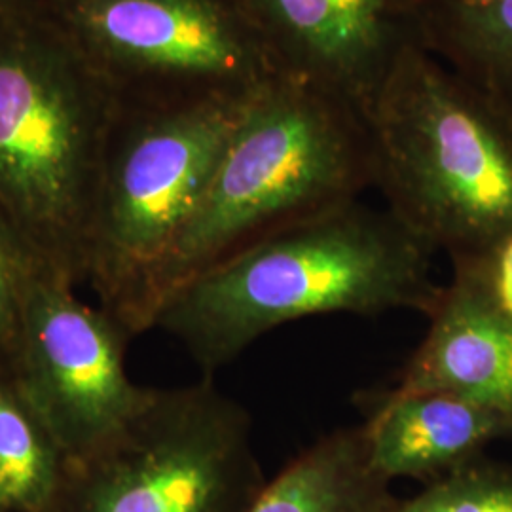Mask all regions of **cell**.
<instances>
[{"label":"cell","instance_id":"cell-13","mask_svg":"<svg viewBox=\"0 0 512 512\" xmlns=\"http://www.w3.org/2000/svg\"><path fill=\"white\" fill-rule=\"evenodd\" d=\"M418 46L512 126V0H423Z\"/></svg>","mask_w":512,"mask_h":512},{"label":"cell","instance_id":"cell-6","mask_svg":"<svg viewBox=\"0 0 512 512\" xmlns=\"http://www.w3.org/2000/svg\"><path fill=\"white\" fill-rule=\"evenodd\" d=\"M264 482L249 412L203 378L150 389L116 437L67 463L42 512H247Z\"/></svg>","mask_w":512,"mask_h":512},{"label":"cell","instance_id":"cell-3","mask_svg":"<svg viewBox=\"0 0 512 512\" xmlns=\"http://www.w3.org/2000/svg\"><path fill=\"white\" fill-rule=\"evenodd\" d=\"M116 95L54 23L0 12V209L50 272L86 281Z\"/></svg>","mask_w":512,"mask_h":512},{"label":"cell","instance_id":"cell-14","mask_svg":"<svg viewBox=\"0 0 512 512\" xmlns=\"http://www.w3.org/2000/svg\"><path fill=\"white\" fill-rule=\"evenodd\" d=\"M67 458L54 433L0 365V512H42L65 475Z\"/></svg>","mask_w":512,"mask_h":512},{"label":"cell","instance_id":"cell-5","mask_svg":"<svg viewBox=\"0 0 512 512\" xmlns=\"http://www.w3.org/2000/svg\"><path fill=\"white\" fill-rule=\"evenodd\" d=\"M253 97L120 109L95 192L86 281L129 338L152 329L156 275Z\"/></svg>","mask_w":512,"mask_h":512},{"label":"cell","instance_id":"cell-9","mask_svg":"<svg viewBox=\"0 0 512 512\" xmlns=\"http://www.w3.org/2000/svg\"><path fill=\"white\" fill-rule=\"evenodd\" d=\"M423 0H236L283 74L346 95L361 109L397 57L418 44Z\"/></svg>","mask_w":512,"mask_h":512},{"label":"cell","instance_id":"cell-8","mask_svg":"<svg viewBox=\"0 0 512 512\" xmlns=\"http://www.w3.org/2000/svg\"><path fill=\"white\" fill-rule=\"evenodd\" d=\"M131 340L116 319L74 294V285L37 264L27 277L12 370L67 463L116 437L152 387L126 372Z\"/></svg>","mask_w":512,"mask_h":512},{"label":"cell","instance_id":"cell-12","mask_svg":"<svg viewBox=\"0 0 512 512\" xmlns=\"http://www.w3.org/2000/svg\"><path fill=\"white\" fill-rule=\"evenodd\" d=\"M401 499L370 461L363 425L342 427L298 452L247 512H397Z\"/></svg>","mask_w":512,"mask_h":512},{"label":"cell","instance_id":"cell-2","mask_svg":"<svg viewBox=\"0 0 512 512\" xmlns=\"http://www.w3.org/2000/svg\"><path fill=\"white\" fill-rule=\"evenodd\" d=\"M374 188L363 109L281 74L249 101L202 203L156 275L150 319L186 281L260 239Z\"/></svg>","mask_w":512,"mask_h":512},{"label":"cell","instance_id":"cell-15","mask_svg":"<svg viewBox=\"0 0 512 512\" xmlns=\"http://www.w3.org/2000/svg\"><path fill=\"white\" fill-rule=\"evenodd\" d=\"M397 512H512V467L480 456L401 499Z\"/></svg>","mask_w":512,"mask_h":512},{"label":"cell","instance_id":"cell-16","mask_svg":"<svg viewBox=\"0 0 512 512\" xmlns=\"http://www.w3.org/2000/svg\"><path fill=\"white\" fill-rule=\"evenodd\" d=\"M40 264L0 209V365H14L27 277Z\"/></svg>","mask_w":512,"mask_h":512},{"label":"cell","instance_id":"cell-4","mask_svg":"<svg viewBox=\"0 0 512 512\" xmlns=\"http://www.w3.org/2000/svg\"><path fill=\"white\" fill-rule=\"evenodd\" d=\"M374 188L433 253H484L512 232V126L412 44L366 103Z\"/></svg>","mask_w":512,"mask_h":512},{"label":"cell","instance_id":"cell-17","mask_svg":"<svg viewBox=\"0 0 512 512\" xmlns=\"http://www.w3.org/2000/svg\"><path fill=\"white\" fill-rule=\"evenodd\" d=\"M452 268L512 321V232L484 253L454 258Z\"/></svg>","mask_w":512,"mask_h":512},{"label":"cell","instance_id":"cell-11","mask_svg":"<svg viewBox=\"0 0 512 512\" xmlns=\"http://www.w3.org/2000/svg\"><path fill=\"white\" fill-rule=\"evenodd\" d=\"M366 446L380 475L429 484L484 456L495 440L512 439V421L444 391L363 397Z\"/></svg>","mask_w":512,"mask_h":512},{"label":"cell","instance_id":"cell-1","mask_svg":"<svg viewBox=\"0 0 512 512\" xmlns=\"http://www.w3.org/2000/svg\"><path fill=\"white\" fill-rule=\"evenodd\" d=\"M431 256L385 207L346 203L186 281L162 302L152 329L173 336L213 378L268 332L313 315L429 317L442 293Z\"/></svg>","mask_w":512,"mask_h":512},{"label":"cell","instance_id":"cell-10","mask_svg":"<svg viewBox=\"0 0 512 512\" xmlns=\"http://www.w3.org/2000/svg\"><path fill=\"white\" fill-rule=\"evenodd\" d=\"M387 391H444L512 421L511 319L452 274L429 313L425 338Z\"/></svg>","mask_w":512,"mask_h":512},{"label":"cell","instance_id":"cell-18","mask_svg":"<svg viewBox=\"0 0 512 512\" xmlns=\"http://www.w3.org/2000/svg\"><path fill=\"white\" fill-rule=\"evenodd\" d=\"M50 0H0V12L8 14H40Z\"/></svg>","mask_w":512,"mask_h":512},{"label":"cell","instance_id":"cell-7","mask_svg":"<svg viewBox=\"0 0 512 512\" xmlns=\"http://www.w3.org/2000/svg\"><path fill=\"white\" fill-rule=\"evenodd\" d=\"M40 16L124 109L247 99L283 74L236 0H50Z\"/></svg>","mask_w":512,"mask_h":512}]
</instances>
